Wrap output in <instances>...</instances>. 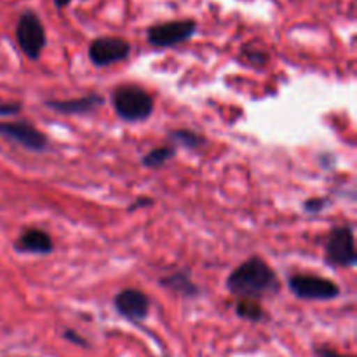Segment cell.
<instances>
[{"label": "cell", "mask_w": 357, "mask_h": 357, "mask_svg": "<svg viewBox=\"0 0 357 357\" xmlns=\"http://www.w3.org/2000/svg\"><path fill=\"white\" fill-rule=\"evenodd\" d=\"M293 295L307 302H330L340 296V286L321 275L296 274L288 281Z\"/></svg>", "instance_id": "obj_5"}, {"label": "cell", "mask_w": 357, "mask_h": 357, "mask_svg": "<svg viewBox=\"0 0 357 357\" xmlns=\"http://www.w3.org/2000/svg\"><path fill=\"white\" fill-rule=\"evenodd\" d=\"M314 354L317 357H351V356H344V354H338L337 351L330 347H316L314 349Z\"/></svg>", "instance_id": "obj_20"}, {"label": "cell", "mask_w": 357, "mask_h": 357, "mask_svg": "<svg viewBox=\"0 0 357 357\" xmlns=\"http://www.w3.org/2000/svg\"><path fill=\"white\" fill-rule=\"evenodd\" d=\"M174 155H176V145L157 146V149L150 150L149 153L143 155L142 164L150 169H157V167H162L164 164L169 162Z\"/></svg>", "instance_id": "obj_13"}, {"label": "cell", "mask_w": 357, "mask_h": 357, "mask_svg": "<svg viewBox=\"0 0 357 357\" xmlns=\"http://www.w3.org/2000/svg\"><path fill=\"white\" fill-rule=\"evenodd\" d=\"M0 136L17 143L30 152H45L49 146L47 136L26 121L0 122Z\"/></svg>", "instance_id": "obj_8"}, {"label": "cell", "mask_w": 357, "mask_h": 357, "mask_svg": "<svg viewBox=\"0 0 357 357\" xmlns=\"http://www.w3.org/2000/svg\"><path fill=\"white\" fill-rule=\"evenodd\" d=\"M169 138L171 142L178 143V145L185 146L188 150H197L206 143L204 136H201L195 131H190V129H176V131H171Z\"/></svg>", "instance_id": "obj_15"}, {"label": "cell", "mask_w": 357, "mask_h": 357, "mask_svg": "<svg viewBox=\"0 0 357 357\" xmlns=\"http://www.w3.org/2000/svg\"><path fill=\"white\" fill-rule=\"evenodd\" d=\"M324 261L333 267H354L357 264L356 237L351 225L335 227L324 244Z\"/></svg>", "instance_id": "obj_3"}, {"label": "cell", "mask_w": 357, "mask_h": 357, "mask_svg": "<svg viewBox=\"0 0 357 357\" xmlns=\"http://www.w3.org/2000/svg\"><path fill=\"white\" fill-rule=\"evenodd\" d=\"M112 105L119 119L124 122H143L153 114V98L143 87L122 84L112 93Z\"/></svg>", "instance_id": "obj_2"}, {"label": "cell", "mask_w": 357, "mask_h": 357, "mask_svg": "<svg viewBox=\"0 0 357 357\" xmlns=\"http://www.w3.org/2000/svg\"><path fill=\"white\" fill-rule=\"evenodd\" d=\"M21 108H23V103H20V101H3V103H0V117L20 114Z\"/></svg>", "instance_id": "obj_18"}, {"label": "cell", "mask_w": 357, "mask_h": 357, "mask_svg": "<svg viewBox=\"0 0 357 357\" xmlns=\"http://www.w3.org/2000/svg\"><path fill=\"white\" fill-rule=\"evenodd\" d=\"M16 40L26 58H40L42 51L47 45V35H45V28L37 13L33 10L21 13L16 24Z\"/></svg>", "instance_id": "obj_4"}, {"label": "cell", "mask_w": 357, "mask_h": 357, "mask_svg": "<svg viewBox=\"0 0 357 357\" xmlns=\"http://www.w3.org/2000/svg\"><path fill=\"white\" fill-rule=\"evenodd\" d=\"M52 2H54V6L58 9H65V7H68L72 3V0H52Z\"/></svg>", "instance_id": "obj_22"}, {"label": "cell", "mask_w": 357, "mask_h": 357, "mask_svg": "<svg viewBox=\"0 0 357 357\" xmlns=\"http://www.w3.org/2000/svg\"><path fill=\"white\" fill-rule=\"evenodd\" d=\"M243 54L246 56L248 63H251V65H255V66H261L268 61L267 52L260 51V49H257V51H251L250 45H246V47H244Z\"/></svg>", "instance_id": "obj_17"}, {"label": "cell", "mask_w": 357, "mask_h": 357, "mask_svg": "<svg viewBox=\"0 0 357 357\" xmlns=\"http://www.w3.org/2000/svg\"><path fill=\"white\" fill-rule=\"evenodd\" d=\"M63 338H65L66 342H70V344L79 345V347H82V349H89L91 347L89 342H87L84 337H80V335L77 333V331H73V330H66L65 333H63Z\"/></svg>", "instance_id": "obj_19"}, {"label": "cell", "mask_w": 357, "mask_h": 357, "mask_svg": "<svg viewBox=\"0 0 357 357\" xmlns=\"http://www.w3.org/2000/svg\"><path fill=\"white\" fill-rule=\"evenodd\" d=\"M197 31L195 20H174L157 23L146 30V40L153 47H173L188 42Z\"/></svg>", "instance_id": "obj_6"}, {"label": "cell", "mask_w": 357, "mask_h": 357, "mask_svg": "<svg viewBox=\"0 0 357 357\" xmlns=\"http://www.w3.org/2000/svg\"><path fill=\"white\" fill-rule=\"evenodd\" d=\"M14 250L24 255H49L54 250L51 236L42 229H26L14 243Z\"/></svg>", "instance_id": "obj_11"}, {"label": "cell", "mask_w": 357, "mask_h": 357, "mask_svg": "<svg viewBox=\"0 0 357 357\" xmlns=\"http://www.w3.org/2000/svg\"><path fill=\"white\" fill-rule=\"evenodd\" d=\"M150 204H153V199H150V197H142V199H138V201L132 202V204L129 206L128 211H136V209L146 208V206H150Z\"/></svg>", "instance_id": "obj_21"}, {"label": "cell", "mask_w": 357, "mask_h": 357, "mask_svg": "<svg viewBox=\"0 0 357 357\" xmlns=\"http://www.w3.org/2000/svg\"><path fill=\"white\" fill-rule=\"evenodd\" d=\"M103 103L105 100L100 94H87L82 98H73V100H47L44 105L49 110L63 115H84L91 114Z\"/></svg>", "instance_id": "obj_10"}, {"label": "cell", "mask_w": 357, "mask_h": 357, "mask_svg": "<svg viewBox=\"0 0 357 357\" xmlns=\"http://www.w3.org/2000/svg\"><path fill=\"white\" fill-rule=\"evenodd\" d=\"M160 286L181 296H187V298H194V296L201 295V288L192 281L190 274L187 271L174 272V274H169L167 278H162L160 279Z\"/></svg>", "instance_id": "obj_12"}, {"label": "cell", "mask_w": 357, "mask_h": 357, "mask_svg": "<svg viewBox=\"0 0 357 357\" xmlns=\"http://www.w3.org/2000/svg\"><path fill=\"white\" fill-rule=\"evenodd\" d=\"M89 59L98 68L121 63L131 54V44L121 37H98L89 44Z\"/></svg>", "instance_id": "obj_7"}, {"label": "cell", "mask_w": 357, "mask_h": 357, "mask_svg": "<svg viewBox=\"0 0 357 357\" xmlns=\"http://www.w3.org/2000/svg\"><path fill=\"white\" fill-rule=\"evenodd\" d=\"M227 289L241 298L260 300L281 289L274 268L260 257H251L234 268L227 278Z\"/></svg>", "instance_id": "obj_1"}, {"label": "cell", "mask_w": 357, "mask_h": 357, "mask_svg": "<svg viewBox=\"0 0 357 357\" xmlns=\"http://www.w3.org/2000/svg\"><path fill=\"white\" fill-rule=\"evenodd\" d=\"M115 310L129 323H143L150 312V298L143 291L135 288L122 289L114 298Z\"/></svg>", "instance_id": "obj_9"}, {"label": "cell", "mask_w": 357, "mask_h": 357, "mask_svg": "<svg viewBox=\"0 0 357 357\" xmlns=\"http://www.w3.org/2000/svg\"><path fill=\"white\" fill-rule=\"evenodd\" d=\"M236 314L244 321L250 323H260L265 319V310L258 300L253 298H241L236 305Z\"/></svg>", "instance_id": "obj_14"}, {"label": "cell", "mask_w": 357, "mask_h": 357, "mask_svg": "<svg viewBox=\"0 0 357 357\" xmlns=\"http://www.w3.org/2000/svg\"><path fill=\"white\" fill-rule=\"evenodd\" d=\"M328 204H330V199L312 197V199H307V201L303 202V209H305L307 213H310V215H316V213H321L323 209H326Z\"/></svg>", "instance_id": "obj_16"}]
</instances>
